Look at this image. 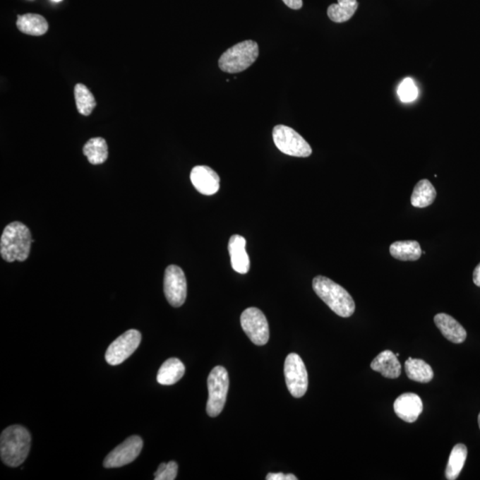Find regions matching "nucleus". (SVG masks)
Instances as JSON below:
<instances>
[{"label": "nucleus", "instance_id": "nucleus-1", "mask_svg": "<svg viewBox=\"0 0 480 480\" xmlns=\"http://www.w3.org/2000/svg\"><path fill=\"white\" fill-rule=\"evenodd\" d=\"M30 445L32 437L27 428L20 425H12L5 428L0 437L2 462L9 467H18L28 457Z\"/></svg>", "mask_w": 480, "mask_h": 480}, {"label": "nucleus", "instance_id": "nucleus-2", "mask_svg": "<svg viewBox=\"0 0 480 480\" xmlns=\"http://www.w3.org/2000/svg\"><path fill=\"white\" fill-rule=\"evenodd\" d=\"M34 240L25 224L13 222L3 231L0 239V255L8 263L24 262L28 258Z\"/></svg>", "mask_w": 480, "mask_h": 480}, {"label": "nucleus", "instance_id": "nucleus-3", "mask_svg": "<svg viewBox=\"0 0 480 480\" xmlns=\"http://www.w3.org/2000/svg\"><path fill=\"white\" fill-rule=\"evenodd\" d=\"M312 287L317 296L338 316L349 318L354 313V300L340 284L327 277L317 276L312 281Z\"/></svg>", "mask_w": 480, "mask_h": 480}, {"label": "nucleus", "instance_id": "nucleus-4", "mask_svg": "<svg viewBox=\"0 0 480 480\" xmlns=\"http://www.w3.org/2000/svg\"><path fill=\"white\" fill-rule=\"evenodd\" d=\"M258 56L259 47L255 41H243L222 54L219 59V67L227 73H239L251 66Z\"/></svg>", "mask_w": 480, "mask_h": 480}, {"label": "nucleus", "instance_id": "nucleus-5", "mask_svg": "<svg viewBox=\"0 0 480 480\" xmlns=\"http://www.w3.org/2000/svg\"><path fill=\"white\" fill-rule=\"evenodd\" d=\"M229 375L224 366L212 368L208 379V400L207 413L210 417L218 416L224 409L229 390Z\"/></svg>", "mask_w": 480, "mask_h": 480}, {"label": "nucleus", "instance_id": "nucleus-6", "mask_svg": "<svg viewBox=\"0 0 480 480\" xmlns=\"http://www.w3.org/2000/svg\"><path fill=\"white\" fill-rule=\"evenodd\" d=\"M274 143L281 152L298 157H310L312 150L303 136L296 130L284 125H277L272 132Z\"/></svg>", "mask_w": 480, "mask_h": 480}, {"label": "nucleus", "instance_id": "nucleus-7", "mask_svg": "<svg viewBox=\"0 0 480 480\" xmlns=\"http://www.w3.org/2000/svg\"><path fill=\"white\" fill-rule=\"evenodd\" d=\"M284 373L291 395L297 399L304 397L308 390V373L303 359L296 353H291L287 356Z\"/></svg>", "mask_w": 480, "mask_h": 480}, {"label": "nucleus", "instance_id": "nucleus-8", "mask_svg": "<svg viewBox=\"0 0 480 480\" xmlns=\"http://www.w3.org/2000/svg\"><path fill=\"white\" fill-rule=\"evenodd\" d=\"M240 323L253 344L263 346L268 342L270 338L268 320L259 308L255 307L246 308L240 317Z\"/></svg>", "mask_w": 480, "mask_h": 480}, {"label": "nucleus", "instance_id": "nucleus-9", "mask_svg": "<svg viewBox=\"0 0 480 480\" xmlns=\"http://www.w3.org/2000/svg\"><path fill=\"white\" fill-rule=\"evenodd\" d=\"M140 340L142 335L138 330L126 331L109 346L105 354L106 361L111 366L121 364L139 347Z\"/></svg>", "mask_w": 480, "mask_h": 480}, {"label": "nucleus", "instance_id": "nucleus-10", "mask_svg": "<svg viewBox=\"0 0 480 480\" xmlns=\"http://www.w3.org/2000/svg\"><path fill=\"white\" fill-rule=\"evenodd\" d=\"M164 293L173 307H181L187 297V280L184 270L176 265H169L164 272Z\"/></svg>", "mask_w": 480, "mask_h": 480}, {"label": "nucleus", "instance_id": "nucleus-11", "mask_svg": "<svg viewBox=\"0 0 480 480\" xmlns=\"http://www.w3.org/2000/svg\"><path fill=\"white\" fill-rule=\"evenodd\" d=\"M143 447L142 438L131 436L120 444L106 456L104 466L106 469L119 468L131 464L138 457Z\"/></svg>", "mask_w": 480, "mask_h": 480}, {"label": "nucleus", "instance_id": "nucleus-12", "mask_svg": "<svg viewBox=\"0 0 480 480\" xmlns=\"http://www.w3.org/2000/svg\"><path fill=\"white\" fill-rule=\"evenodd\" d=\"M192 184L200 193L211 196L220 188V177L211 167L197 166L191 173Z\"/></svg>", "mask_w": 480, "mask_h": 480}, {"label": "nucleus", "instance_id": "nucleus-13", "mask_svg": "<svg viewBox=\"0 0 480 480\" xmlns=\"http://www.w3.org/2000/svg\"><path fill=\"white\" fill-rule=\"evenodd\" d=\"M423 409V401L416 393H404L394 402V411L397 416L407 423H414Z\"/></svg>", "mask_w": 480, "mask_h": 480}, {"label": "nucleus", "instance_id": "nucleus-14", "mask_svg": "<svg viewBox=\"0 0 480 480\" xmlns=\"http://www.w3.org/2000/svg\"><path fill=\"white\" fill-rule=\"evenodd\" d=\"M246 240L244 236L233 235L229 239L228 249L232 269L236 272L246 274L250 269V260L246 251Z\"/></svg>", "mask_w": 480, "mask_h": 480}, {"label": "nucleus", "instance_id": "nucleus-15", "mask_svg": "<svg viewBox=\"0 0 480 480\" xmlns=\"http://www.w3.org/2000/svg\"><path fill=\"white\" fill-rule=\"evenodd\" d=\"M435 324L442 335L454 344H462L467 337V332L454 318L445 313L437 314L434 318Z\"/></svg>", "mask_w": 480, "mask_h": 480}, {"label": "nucleus", "instance_id": "nucleus-16", "mask_svg": "<svg viewBox=\"0 0 480 480\" xmlns=\"http://www.w3.org/2000/svg\"><path fill=\"white\" fill-rule=\"evenodd\" d=\"M373 371L378 372L383 377L396 379L401 375V365L396 354L389 349L380 352L371 363Z\"/></svg>", "mask_w": 480, "mask_h": 480}, {"label": "nucleus", "instance_id": "nucleus-17", "mask_svg": "<svg viewBox=\"0 0 480 480\" xmlns=\"http://www.w3.org/2000/svg\"><path fill=\"white\" fill-rule=\"evenodd\" d=\"M184 373L185 366L180 359H169L160 366L157 380L161 385H173L183 378Z\"/></svg>", "mask_w": 480, "mask_h": 480}, {"label": "nucleus", "instance_id": "nucleus-18", "mask_svg": "<svg viewBox=\"0 0 480 480\" xmlns=\"http://www.w3.org/2000/svg\"><path fill=\"white\" fill-rule=\"evenodd\" d=\"M16 25L20 32L32 36L44 35L48 30L47 20L42 16L36 15V13L19 16Z\"/></svg>", "mask_w": 480, "mask_h": 480}, {"label": "nucleus", "instance_id": "nucleus-19", "mask_svg": "<svg viewBox=\"0 0 480 480\" xmlns=\"http://www.w3.org/2000/svg\"><path fill=\"white\" fill-rule=\"evenodd\" d=\"M404 370L408 378L414 382L428 383L433 379V370L423 359H408L404 363Z\"/></svg>", "mask_w": 480, "mask_h": 480}, {"label": "nucleus", "instance_id": "nucleus-20", "mask_svg": "<svg viewBox=\"0 0 480 480\" xmlns=\"http://www.w3.org/2000/svg\"><path fill=\"white\" fill-rule=\"evenodd\" d=\"M390 253L394 258L400 260H410L414 262L420 259L421 249L419 243L414 240L394 242L390 246Z\"/></svg>", "mask_w": 480, "mask_h": 480}, {"label": "nucleus", "instance_id": "nucleus-21", "mask_svg": "<svg viewBox=\"0 0 480 480\" xmlns=\"http://www.w3.org/2000/svg\"><path fill=\"white\" fill-rule=\"evenodd\" d=\"M437 191L430 181L424 179L418 181L411 196V204L414 208H424L433 203Z\"/></svg>", "mask_w": 480, "mask_h": 480}, {"label": "nucleus", "instance_id": "nucleus-22", "mask_svg": "<svg viewBox=\"0 0 480 480\" xmlns=\"http://www.w3.org/2000/svg\"><path fill=\"white\" fill-rule=\"evenodd\" d=\"M468 449L464 444L455 445L449 456L445 476L449 480H455L460 475L467 459Z\"/></svg>", "mask_w": 480, "mask_h": 480}, {"label": "nucleus", "instance_id": "nucleus-23", "mask_svg": "<svg viewBox=\"0 0 480 480\" xmlns=\"http://www.w3.org/2000/svg\"><path fill=\"white\" fill-rule=\"evenodd\" d=\"M83 153L92 164L104 163L109 155L107 143L101 137L92 138L85 144Z\"/></svg>", "mask_w": 480, "mask_h": 480}, {"label": "nucleus", "instance_id": "nucleus-24", "mask_svg": "<svg viewBox=\"0 0 480 480\" xmlns=\"http://www.w3.org/2000/svg\"><path fill=\"white\" fill-rule=\"evenodd\" d=\"M358 6L356 0H338L337 4L329 6L328 16L334 23H345L354 16Z\"/></svg>", "mask_w": 480, "mask_h": 480}, {"label": "nucleus", "instance_id": "nucleus-25", "mask_svg": "<svg viewBox=\"0 0 480 480\" xmlns=\"http://www.w3.org/2000/svg\"><path fill=\"white\" fill-rule=\"evenodd\" d=\"M75 100L78 112L89 116L96 106V101L89 89L83 84H77L74 88Z\"/></svg>", "mask_w": 480, "mask_h": 480}, {"label": "nucleus", "instance_id": "nucleus-26", "mask_svg": "<svg viewBox=\"0 0 480 480\" xmlns=\"http://www.w3.org/2000/svg\"><path fill=\"white\" fill-rule=\"evenodd\" d=\"M418 92H418L416 85L410 78H404L397 88V95H399L400 101L404 102V104L416 101L418 97Z\"/></svg>", "mask_w": 480, "mask_h": 480}, {"label": "nucleus", "instance_id": "nucleus-27", "mask_svg": "<svg viewBox=\"0 0 480 480\" xmlns=\"http://www.w3.org/2000/svg\"><path fill=\"white\" fill-rule=\"evenodd\" d=\"M178 472V465L176 462L171 461L168 464H160L155 474H154V479L155 480H174L176 479Z\"/></svg>", "mask_w": 480, "mask_h": 480}, {"label": "nucleus", "instance_id": "nucleus-28", "mask_svg": "<svg viewBox=\"0 0 480 480\" xmlns=\"http://www.w3.org/2000/svg\"><path fill=\"white\" fill-rule=\"evenodd\" d=\"M267 480H297L296 476L293 474L284 475V473H269L266 476Z\"/></svg>", "mask_w": 480, "mask_h": 480}, {"label": "nucleus", "instance_id": "nucleus-29", "mask_svg": "<svg viewBox=\"0 0 480 480\" xmlns=\"http://www.w3.org/2000/svg\"><path fill=\"white\" fill-rule=\"evenodd\" d=\"M283 2L288 8L294 10L300 9L303 6V0H283Z\"/></svg>", "mask_w": 480, "mask_h": 480}, {"label": "nucleus", "instance_id": "nucleus-30", "mask_svg": "<svg viewBox=\"0 0 480 480\" xmlns=\"http://www.w3.org/2000/svg\"><path fill=\"white\" fill-rule=\"evenodd\" d=\"M473 282L476 287H480V263L473 272Z\"/></svg>", "mask_w": 480, "mask_h": 480}, {"label": "nucleus", "instance_id": "nucleus-31", "mask_svg": "<svg viewBox=\"0 0 480 480\" xmlns=\"http://www.w3.org/2000/svg\"><path fill=\"white\" fill-rule=\"evenodd\" d=\"M478 421H479V428H480V413L479 414Z\"/></svg>", "mask_w": 480, "mask_h": 480}, {"label": "nucleus", "instance_id": "nucleus-32", "mask_svg": "<svg viewBox=\"0 0 480 480\" xmlns=\"http://www.w3.org/2000/svg\"><path fill=\"white\" fill-rule=\"evenodd\" d=\"M53 1H54V2H61V0H53Z\"/></svg>", "mask_w": 480, "mask_h": 480}]
</instances>
